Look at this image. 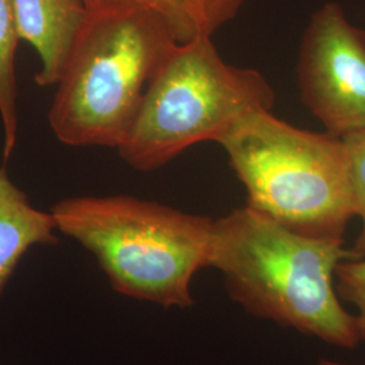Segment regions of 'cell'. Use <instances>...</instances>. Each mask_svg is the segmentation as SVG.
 <instances>
[{"instance_id": "6da1fadb", "label": "cell", "mask_w": 365, "mask_h": 365, "mask_svg": "<svg viewBox=\"0 0 365 365\" xmlns=\"http://www.w3.org/2000/svg\"><path fill=\"white\" fill-rule=\"evenodd\" d=\"M344 244L294 233L245 206L214 221L211 267L247 313L353 349L361 339L334 284L337 265L353 257Z\"/></svg>"}, {"instance_id": "7a4b0ae2", "label": "cell", "mask_w": 365, "mask_h": 365, "mask_svg": "<svg viewBox=\"0 0 365 365\" xmlns=\"http://www.w3.org/2000/svg\"><path fill=\"white\" fill-rule=\"evenodd\" d=\"M57 230L96 257L113 288L163 307L194 304L191 282L211 267L214 221L133 196H83L52 207Z\"/></svg>"}, {"instance_id": "3957f363", "label": "cell", "mask_w": 365, "mask_h": 365, "mask_svg": "<svg viewBox=\"0 0 365 365\" xmlns=\"http://www.w3.org/2000/svg\"><path fill=\"white\" fill-rule=\"evenodd\" d=\"M178 43L168 24L150 10H88L49 110L56 138L69 146L118 149Z\"/></svg>"}, {"instance_id": "277c9868", "label": "cell", "mask_w": 365, "mask_h": 365, "mask_svg": "<svg viewBox=\"0 0 365 365\" xmlns=\"http://www.w3.org/2000/svg\"><path fill=\"white\" fill-rule=\"evenodd\" d=\"M220 144L245 187L248 207L294 233L344 241L356 217L344 138L257 111L241 119Z\"/></svg>"}, {"instance_id": "5b68a950", "label": "cell", "mask_w": 365, "mask_h": 365, "mask_svg": "<svg viewBox=\"0 0 365 365\" xmlns=\"http://www.w3.org/2000/svg\"><path fill=\"white\" fill-rule=\"evenodd\" d=\"M274 105L261 72L226 63L211 37L199 34L178 43L160 66L118 150L134 170H158L192 145L220 143L241 119Z\"/></svg>"}, {"instance_id": "8992f818", "label": "cell", "mask_w": 365, "mask_h": 365, "mask_svg": "<svg viewBox=\"0 0 365 365\" xmlns=\"http://www.w3.org/2000/svg\"><path fill=\"white\" fill-rule=\"evenodd\" d=\"M303 105L327 133L345 137L365 130V31L339 3L312 15L297 66Z\"/></svg>"}, {"instance_id": "52a82bcc", "label": "cell", "mask_w": 365, "mask_h": 365, "mask_svg": "<svg viewBox=\"0 0 365 365\" xmlns=\"http://www.w3.org/2000/svg\"><path fill=\"white\" fill-rule=\"evenodd\" d=\"M13 6L19 39L38 53L37 84L57 86L88 15L87 7L81 0H13Z\"/></svg>"}, {"instance_id": "ba28073f", "label": "cell", "mask_w": 365, "mask_h": 365, "mask_svg": "<svg viewBox=\"0 0 365 365\" xmlns=\"http://www.w3.org/2000/svg\"><path fill=\"white\" fill-rule=\"evenodd\" d=\"M56 232L52 212L33 207L6 170H0V295L27 250L56 244Z\"/></svg>"}, {"instance_id": "9c48e42d", "label": "cell", "mask_w": 365, "mask_h": 365, "mask_svg": "<svg viewBox=\"0 0 365 365\" xmlns=\"http://www.w3.org/2000/svg\"><path fill=\"white\" fill-rule=\"evenodd\" d=\"M19 41L13 0H0V119L4 130V157L13 153L16 143V83L15 51Z\"/></svg>"}, {"instance_id": "30bf717a", "label": "cell", "mask_w": 365, "mask_h": 365, "mask_svg": "<svg viewBox=\"0 0 365 365\" xmlns=\"http://www.w3.org/2000/svg\"><path fill=\"white\" fill-rule=\"evenodd\" d=\"M87 10L130 6L150 10L170 26L179 43L203 34L199 0H81Z\"/></svg>"}, {"instance_id": "8fae6325", "label": "cell", "mask_w": 365, "mask_h": 365, "mask_svg": "<svg viewBox=\"0 0 365 365\" xmlns=\"http://www.w3.org/2000/svg\"><path fill=\"white\" fill-rule=\"evenodd\" d=\"M334 284L339 300L354 307L356 329L365 341V256L342 260L336 268Z\"/></svg>"}, {"instance_id": "7c38bea8", "label": "cell", "mask_w": 365, "mask_h": 365, "mask_svg": "<svg viewBox=\"0 0 365 365\" xmlns=\"http://www.w3.org/2000/svg\"><path fill=\"white\" fill-rule=\"evenodd\" d=\"M342 138L351 160L356 217L361 221V230L351 248L353 257L357 259L365 256V130L348 134Z\"/></svg>"}, {"instance_id": "4fadbf2b", "label": "cell", "mask_w": 365, "mask_h": 365, "mask_svg": "<svg viewBox=\"0 0 365 365\" xmlns=\"http://www.w3.org/2000/svg\"><path fill=\"white\" fill-rule=\"evenodd\" d=\"M247 0H199L203 34L212 37L223 25L237 16Z\"/></svg>"}, {"instance_id": "5bb4252c", "label": "cell", "mask_w": 365, "mask_h": 365, "mask_svg": "<svg viewBox=\"0 0 365 365\" xmlns=\"http://www.w3.org/2000/svg\"><path fill=\"white\" fill-rule=\"evenodd\" d=\"M315 365H351V364H342L339 361H333V360H329V359H321L318 363Z\"/></svg>"}]
</instances>
